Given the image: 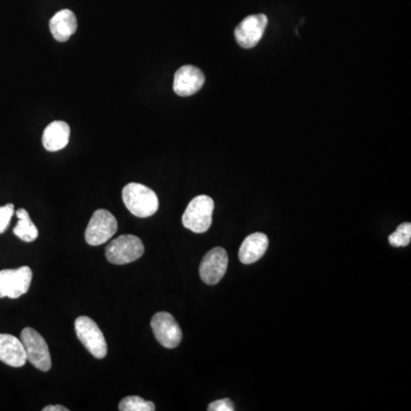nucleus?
<instances>
[{"label": "nucleus", "mask_w": 411, "mask_h": 411, "mask_svg": "<svg viewBox=\"0 0 411 411\" xmlns=\"http://www.w3.org/2000/svg\"><path fill=\"white\" fill-rule=\"evenodd\" d=\"M227 263L229 257L223 248L216 247L208 251L202 259L199 268V274L202 281L209 286L219 283L227 272Z\"/></svg>", "instance_id": "nucleus-10"}, {"label": "nucleus", "mask_w": 411, "mask_h": 411, "mask_svg": "<svg viewBox=\"0 0 411 411\" xmlns=\"http://www.w3.org/2000/svg\"><path fill=\"white\" fill-rule=\"evenodd\" d=\"M13 215H14V204H9L0 207V234L7 230Z\"/></svg>", "instance_id": "nucleus-19"}, {"label": "nucleus", "mask_w": 411, "mask_h": 411, "mask_svg": "<svg viewBox=\"0 0 411 411\" xmlns=\"http://www.w3.org/2000/svg\"><path fill=\"white\" fill-rule=\"evenodd\" d=\"M123 200L130 213L141 219L155 215L159 209V199L155 191L140 183H130L123 189Z\"/></svg>", "instance_id": "nucleus-1"}, {"label": "nucleus", "mask_w": 411, "mask_h": 411, "mask_svg": "<svg viewBox=\"0 0 411 411\" xmlns=\"http://www.w3.org/2000/svg\"><path fill=\"white\" fill-rule=\"evenodd\" d=\"M16 216H18L19 222L13 230L15 236L26 242L35 241L39 232H38L37 227L30 219L29 213L24 208H21L16 212Z\"/></svg>", "instance_id": "nucleus-16"}, {"label": "nucleus", "mask_w": 411, "mask_h": 411, "mask_svg": "<svg viewBox=\"0 0 411 411\" xmlns=\"http://www.w3.org/2000/svg\"><path fill=\"white\" fill-rule=\"evenodd\" d=\"M206 78L204 72L194 66H183L174 76V92L179 96H191L202 90Z\"/></svg>", "instance_id": "nucleus-11"}, {"label": "nucleus", "mask_w": 411, "mask_h": 411, "mask_svg": "<svg viewBox=\"0 0 411 411\" xmlns=\"http://www.w3.org/2000/svg\"><path fill=\"white\" fill-rule=\"evenodd\" d=\"M76 334L81 344L96 359L107 357L108 344L101 329L88 316H79L75 321Z\"/></svg>", "instance_id": "nucleus-3"}, {"label": "nucleus", "mask_w": 411, "mask_h": 411, "mask_svg": "<svg viewBox=\"0 0 411 411\" xmlns=\"http://www.w3.org/2000/svg\"><path fill=\"white\" fill-rule=\"evenodd\" d=\"M118 230V222L107 209H98L93 214L85 239L90 246H100L109 241Z\"/></svg>", "instance_id": "nucleus-6"}, {"label": "nucleus", "mask_w": 411, "mask_h": 411, "mask_svg": "<svg viewBox=\"0 0 411 411\" xmlns=\"http://www.w3.org/2000/svg\"><path fill=\"white\" fill-rule=\"evenodd\" d=\"M144 244L141 239L132 234H124L113 240L105 248V256L115 265L128 264L141 259Z\"/></svg>", "instance_id": "nucleus-4"}, {"label": "nucleus", "mask_w": 411, "mask_h": 411, "mask_svg": "<svg viewBox=\"0 0 411 411\" xmlns=\"http://www.w3.org/2000/svg\"><path fill=\"white\" fill-rule=\"evenodd\" d=\"M155 340L166 348H175L182 340V329L174 316L167 312H159L151 320Z\"/></svg>", "instance_id": "nucleus-8"}, {"label": "nucleus", "mask_w": 411, "mask_h": 411, "mask_svg": "<svg viewBox=\"0 0 411 411\" xmlns=\"http://www.w3.org/2000/svg\"><path fill=\"white\" fill-rule=\"evenodd\" d=\"M411 240V224L410 223H403L397 227L395 232L392 233L388 236V242L393 247H405L410 244Z\"/></svg>", "instance_id": "nucleus-18"}, {"label": "nucleus", "mask_w": 411, "mask_h": 411, "mask_svg": "<svg viewBox=\"0 0 411 411\" xmlns=\"http://www.w3.org/2000/svg\"><path fill=\"white\" fill-rule=\"evenodd\" d=\"M268 22L265 14L251 15L244 19L234 30L236 43L242 48H254L262 39Z\"/></svg>", "instance_id": "nucleus-9"}, {"label": "nucleus", "mask_w": 411, "mask_h": 411, "mask_svg": "<svg viewBox=\"0 0 411 411\" xmlns=\"http://www.w3.org/2000/svg\"><path fill=\"white\" fill-rule=\"evenodd\" d=\"M215 204L210 197H196L187 204L182 222L187 230L194 233H204L209 230L213 222V213Z\"/></svg>", "instance_id": "nucleus-2"}, {"label": "nucleus", "mask_w": 411, "mask_h": 411, "mask_svg": "<svg viewBox=\"0 0 411 411\" xmlns=\"http://www.w3.org/2000/svg\"><path fill=\"white\" fill-rule=\"evenodd\" d=\"M77 18L70 9H62L49 21V29L55 41L64 43L77 31Z\"/></svg>", "instance_id": "nucleus-14"}, {"label": "nucleus", "mask_w": 411, "mask_h": 411, "mask_svg": "<svg viewBox=\"0 0 411 411\" xmlns=\"http://www.w3.org/2000/svg\"><path fill=\"white\" fill-rule=\"evenodd\" d=\"M21 342L26 350V360L32 365L41 371H48L52 368V358L48 345L37 331L33 328H24L21 333Z\"/></svg>", "instance_id": "nucleus-5"}, {"label": "nucleus", "mask_w": 411, "mask_h": 411, "mask_svg": "<svg viewBox=\"0 0 411 411\" xmlns=\"http://www.w3.org/2000/svg\"><path fill=\"white\" fill-rule=\"evenodd\" d=\"M43 411H69V409L63 405H47L43 409Z\"/></svg>", "instance_id": "nucleus-21"}, {"label": "nucleus", "mask_w": 411, "mask_h": 411, "mask_svg": "<svg viewBox=\"0 0 411 411\" xmlns=\"http://www.w3.org/2000/svg\"><path fill=\"white\" fill-rule=\"evenodd\" d=\"M70 126L66 121H53L45 128L43 134V145L49 152H56L69 144Z\"/></svg>", "instance_id": "nucleus-15"}, {"label": "nucleus", "mask_w": 411, "mask_h": 411, "mask_svg": "<svg viewBox=\"0 0 411 411\" xmlns=\"http://www.w3.org/2000/svg\"><path fill=\"white\" fill-rule=\"evenodd\" d=\"M119 410L121 411H155V403L145 401L140 397H127L119 403Z\"/></svg>", "instance_id": "nucleus-17"}, {"label": "nucleus", "mask_w": 411, "mask_h": 411, "mask_svg": "<svg viewBox=\"0 0 411 411\" xmlns=\"http://www.w3.org/2000/svg\"><path fill=\"white\" fill-rule=\"evenodd\" d=\"M0 361L14 368H20L26 365L28 361L26 350L18 337L0 334Z\"/></svg>", "instance_id": "nucleus-12"}, {"label": "nucleus", "mask_w": 411, "mask_h": 411, "mask_svg": "<svg viewBox=\"0 0 411 411\" xmlns=\"http://www.w3.org/2000/svg\"><path fill=\"white\" fill-rule=\"evenodd\" d=\"M32 271L29 266L0 271V298H19L28 293L31 286Z\"/></svg>", "instance_id": "nucleus-7"}, {"label": "nucleus", "mask_w": 411, "mask_h": 411, "mask_svg": "<svg viewBox=\"0 0 411 411\" xmlns=\"http://www.w3.org/2000/svg\"><path fill=\"white\" fill-rule=\"evenodd\" d=\"M269 238L264 233H253L242 241L239 259L244 264H251L262 259L268 251Z\"/></svg>", "instance_id": "nucleus-13"}, {"label": "nucleus", "mask_w": 411, "mask_h": 411, "mask_svg": "<svg viewBox=\"0 0 411 411\" xmlns=\"http://www.w3.org/2000/svg\"><path fill=\"white\" fill-rule=\"evenodd\" d=\"M209 411H233L234 410V405L231 402V400L222 399L217 400L215 402L210 403L208 407Z\"/></svg>", "instance_id": "nucleus-20"}]
</instances>
